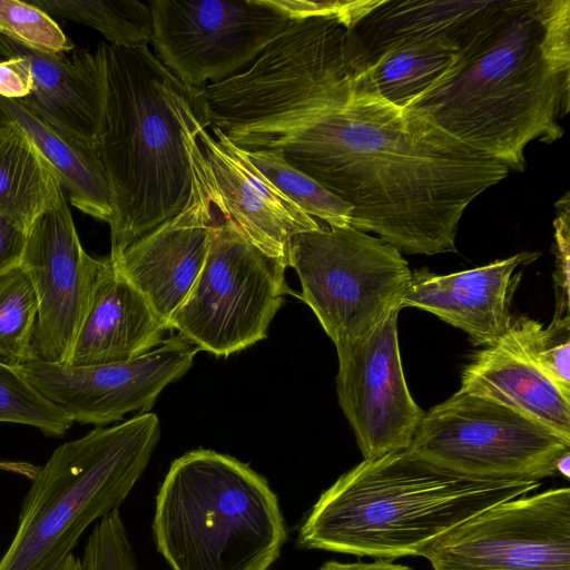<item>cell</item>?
<instances>
[{"mask_svg": "<svg viewBox=\"0 0 570 570\" xmlns=\"http://www.w3.org/2000/svg\"><path fill=\"white\" fill-rule=\"evenodd\" d=\"M252 147L276 151L352 207L350 225L407 254L456 252L460 219L509 167L361 81L286 78L263 97Z\"/></svg>", "mask_w": 570, "mask_h": 570, "instance_id": "1", "label": "cell"}, {"mask_svg": "<svg viewBox=\"0 0 570 570\" xmlns=\"http://www.w3.org/2000/svg\"><path fill=\"white\" fill-rule=\"evenodd\" d=\"M459 49L442 39H402L368 58L363 85L386 101L406 108L454 63Z\"/></svg>", "mask_w": 570, "mask_h": 570, "instance_id": "22", "label": "cell"}, {"mask_svg": "<svg viewBox=\"0 0 570 570\" xmlns=\"http://www.w3.org/2000/svg\"><path fill=\"white\" fill-rule=\"evenodd\" d=\"M393 311L370 335L336 347L338 404L364 460L405 451L422 421L401 361Z\"/></svg>", "mask_w": 570, "mask_h": 570, "instance_id": "13", "label": "cell"}, {"mask_svg": "<svg viewBox=\"0 0 570 570\" xmlns=\"http://www.w3.org/2000/svg\"><path fill=\"white\" fill-rule=\"evenodd\" d=\"M556 470H557V473L559 472L566 479H569V476H570V452L569 451L562 453L558 458V460L556 462Z\"/></svg>", "mask_w": 570, "mask_h": 570, "instance_id": "36", "label": "cell"}, {"mask_svg": "<svg viewBox=\"0 0 570 570\" xmlns=\"http://www.w3.org/2000/svg\"><path fill=\"white\" fill-rule=\"evenodd\" d=\"M167 331L142 295L105 257L67 365L136 358L158 347Z\"/></svg>", "mask_w": 570, "mask_h": 570, "instance_id": "18", "label": "cell"}, {"mask_svg": "<svg viewBox=\"0 0 570 570\" xmlns=\"http://www.w3.org/2000/svg\"><path fill=\"white\" fill-rule=\"evenodd\" d=\"M40 466L26 461L0 460V471L14 473L29 479L37 475Z\"/></svg>", "mask_w": 570, "mask_h": 570, "instance_id": "35", "label": "cell"}, {"mask_svg": "<svg viewBox=\"0 0 570 570\" xmlns=\"http://www.w3.org/2000/svg\"><path fill=\"white\" fill-rule=\"evenodd\" d=\"M499 341L520 353L570 399V316L552 320L547 327L529 316L512 318Z\"/></svg>", "mask_w": 570, "mask_h": 570, "instance_id": "26", "label": "cell"}, {"mask_svg": "<svg viewBox=\"0 0 570 570\" xmlns=\"http://www.w3.org/2000/svg\"><path fill=\"white\" fill-rule=\"evenodd\" d=\"M151 529L171 570H268L287 541L268 481L249 464L207 449L171 462Z\"/></svg>", "mask_w": 570, "mask_h": 570, "instance_id": "5", "label": "cell"}, {"mask_svg": "<svg viewBox=\"0 0 570 570\" xmlns=\"http://www.w3.org/2000/svg\"><path fill=\"white\" fill-rule=\"evenodd\" d=\"M28 228L0 213V275L20 264Z\"/></svg>", "mask_w": 570, "mask_h": 570, "instance_id": "33", "label": "cell"}, {"mask_svg": "<svg viewBox=\"0 0 570 570\" xmlns=\"http://www.w3.org/2000/svg\"><path fill=\"white\" fill-rule=\"evenodd\" d=\"M19 265L38 301L37 360L67 364L104 258L82 248L63 194L28 227Z\"/></svg>", "mask_w": 570, "mask_h": 570, "instance_id": "14", "label": "cell"}, {"mask_svg": "<svg viewBox=\"0 0 570 570\" xmlns=\"http://www.w3.org/2000/svg\"><path fill=\"white\" fill-rule=\"evenodd\" d=\"M58 570H80V559L71 553L65 559Z\"/></svg>", "mask_w": 570, "mask_h": 570, "instance_id": "37", "label": "cell"}, {"mask_svg": "<svg viewBox=\"0 0 570 570\" xmlns=\"http://www.w3.org/2000/svg\"><path fill=\"white\" fill-rule=\"evenodd\" d=\"M266 2L283 12L291 20L318 17L335 18L353 29L361 18L377 4L379 0H266Z\"/></svg>", "mask_w": 570, "mask_h": 570, "instance_id": "31", "label": "cell"}, {"mask_svg": "<svg viewBox=\"0 0 570 570\" xmlns=\"http://www.w3.org/2000/svg\"><path fill=\"white\" fill-rule=\"evenodd\" d=\"M0 422L30 425L49 436H62L73 420L43 396L18 367L0 362Z\"/></svg>", "mask_w": 570, "mask_h": 570, "instance_id": "28", "label": "cell"}, {"mask_svg": "<svg viewBox=\"0 0 570 570\" xmlns=\"http://www.w3.org/2000/svg\"><path fill=\"white\" fill-rule=\"evenodd\" d=\"M288 266L335 347L366 337L401 311L412 275L396 247L351 225L293 236Z\"/></svg>", "mask_w": 570, "mask_h": 570, "instance_id": "7", "label": "cell"}, {"mask_svg": "<svg viewBox=\"0 0 570 570\" xmlns=\"http://www.w3.org/2000/svg\"><path fill=\"white\" fill-rule=\"evenodd\" d=\"M0 32L43 52L67 53L73 49L57 22L29 2L0 0Z\"/></svg>", "mask_w": 570, "mask_h": 570, "instance_id": "29", "label": "cell"}, {"mask_svg": "<svg viewBox=\"0 0 570 570\" xmlns=\"http://www.w3.org/2000/svg\"><path fill=\"white\" fill-rule=\"evenodd\" d=\"M538 253H519L488 265L448 275L412 272L403 307L430 312L464 331L474 345H494L509 328L511 302L522 272Z\"/></svg>", "mask_w": 570, "mask_h": 570, "instance_id": "17", "label": "cell"}, {"mask_svg": "<svg viewBox=\"0 0 570 570\" xmlns=\"http://www.w3.org/2000/svg\"><path fill=\"white\" fill-rule=\"evenodd\" d=\"M286 264L252 244L238 226L215 220L203 268L168 327L216 356L264 340L289 292Z\"/></svg>", "mask_w": 570, "mask_h": 570, "instance_id": "8", "label": "cell"}, {"mask_svg": "<svg viewBox=\"0 0 570 570\" xmlns=\"http://www.w3.org/2000/svg\"><path fill=\"white\" fill-rule=\"evenodd\" d=\"M433 570H570V489L488 508L423 550Z\"/></svg>", "mask_w": 570, "mask_h": 570, "instance_id": "11", "label": "cell"}, {"mask_svg": "<svg viewBox=\"0 0 570 570\" xmlns=\"http://www.w3.org/2000/svg\"><path fill=\"white\" fill-rule=\"evenodd\" d=\"M459 391L510 409L570 445V399L501 341L472 356Z\"/></svg>", "mask_w": 570, "mask_h": 570, "instance_id": "19", "label": "cell"}, {"mask_svg": "<svg viewBox=\"0 0 570 570\" xmlns=\"http://www.w3.org/2000/svg\"><path fill=\"white\" fill-rule=\"evenodd\" d=\"M500 1L379 0L353 28L364 65L384 46L402 39H442L460 51Z\"/></svg>", "mask_w": 570, "mask_h": 570, "instance_id": "20", "label": "cell"}, {"mask_svg": "<svg viewBox=\"0 0 570 570\" xmlns=\"http://www.w3.org/2000/svg\"><path fill=\"white\" fill-rule=\"evenodd\" d=\"M570 100V1L501 0L452 67L405 109L523 170L533 140L553 142Z\"/></svg>", "mask_w": 570, "mask_h": 570, "instance_id": "2", "label": "cell"}, {"mask_svg": "<svg viewBox=\"0 0 570 570\" xmlns=\"http://www.w3.org/2000/svg\"><path fill=\"white\" fill-rule=\"evenodd\" d=\"M202 130L187 142L191 186L183 209L109 257L167 327L203 268L215 223L212 176L198 142Z\"/></svg>", "mask_w": 570, "mask_h": 570, "instance_id": "15", "label": "cell"}, {"mask_svg": "<svg viewBox=\"0 0 570 570\" xmlns=\"http://www.w3.org/2000/svg\"><path fill=\"white\" fill-rule=\"evenodd\" d=\"M569 448L521 414L458 391L425 412L406 451L468 478L540 481L557 474Z\"/></svg>", "mask_w": 570, "mask_h": 570, "instance_id": "9", "label": "cell"}, {"mask_svg": "<svg viewBox=\"0 0 570 570\" xmlns=\"http://www.w3.org/2000/svg\"><path fill=\"white\" fill-rule=\"evenodd\" d=\"M541 481L480 480L406 450L363 460L326 489L302 522L297 546L358 557H421L441 535Z\"/></svg>", "mask_w": 570, "mask_h": 570, "instance_id": "4", "label": "cell"}, {"mask_svg": "<svg viewBox=\"0 0 570 570\" xmlns=\"http://www.w3.org/2000/svg\"><path fill=\"white\" fill-rule=\"evenodd\" d=\"M159 436L147 412L59 445L31 480L0 570H58L83 532L120 508Z\"/></svg>", "mask_w": 570, "mask_h": 570, "instance_id": "6", "label": "cell"}, {"mask_svg": "<svg viewBox=\"0 0 570 570\" xmlns=\"http://www.w3.org/2000/svg\"><path fill=\"white\" fill-rule=\"evenodd\" d=\"M317 570H412L410 567L380 559L373 562H338L331 560Z\"/></svg>", "mask_w": 570, "mask_h": 570, "instance_id": "34", "label": "cell"}, {"mask_svg": "<svg viewBox=\"0 0 570 570\" xmlns=\"http://www.w3.org/2000/svg\"><path fill=\"white\" fill-rule=\"evenodd\" d=\"M198 351L177 335L129 361L76 366L33 360L18 370L73 422L105 425L130 412L147 413L193 366Z\"/></svg>", "mask_w": 570, "mask_h": 570, "instance_id": "12", "label": "cell"}, {"mask_svg": "<svg viewBox=\"0 0 570 570\" xmlns=\"http://www.w3.org/2000/svg\"><path fill=\"white\" fill-rule=\"evenodd\" d=\"M203 129L199 146L213 181V204L247 239L288 267L293 236L316 230L318 222L281 193L248 160L244 151L215 127Z\"/></svg>", "mask_w": 570, "mask_h": 570, "instance_id": "16", "label": "cell"}, {"mask_svg": "<svg viewBox=\"0 0 570 570\" xmlns=\"http://www.w3.org/2000/svg\"><path fill=\"white\" fill-rule=\"evenodd\" d=\"M104 112L94 148L112 206L109 257L177 215L191 186L188 138L209 127L203 89L183 83L147 46L100 42Z\"/></svg>", "mask_w": 570, "mask_h": 570, "instance_id": "3", "label": "cell"}, {"mask_svg": "<svg viewBox=\"0 0 570 570\" xmlns=\"http://www.w3.org/2000/svg\"><path fill=\"white\" fill-rule=\"evenodd\" d=\"M29 3L48 14L96 29L111 46L144 47L153 38L150 8L138 0H31Z\"/></svg>", "mask_w": 570, "mask_h": 570, "instance_id": "24", "label": "cell"}, {"mask_svg": "<svg viewBox=\"0 0 570 570\" xmlns=\"http://www.w3.org/2000/svg\"><path fill=\"white\" fill-rule=\"evenodd\" d=\"M79 559L80 570H140L119 509L95 524Z\"/></svg>", "mask_w": 570, "mask_h": 570, "instance_id": "30", "label": "cell"}, {"mask_svg": "<svg viewBox=\"0 0 570 570\" xmlns=\"http://www.w3.org/2000/svg\"><path fill=\"white\" fill-rule=\"evenodd\" d=\"M38 301L20 265L0 275V362L19 367L37 360Z\"/></svg>", "mask_w": 570, "mask_h": 570, "instance_id": "25", "label": "cell"}, {"mask_svg": "<svg viewBox=\"0 0 570 570\" xmlns=\"http://www.w3.org/2000/svg\"><path fill=\"white\" fill-rule=\"evenodd\" d=\"M559 209L554 219V254L556 265L553 272V286L556 293V309L552 320L564 318L569 315V272H570V227H569V196H563L557 203Z\"/></svg>", "mask_w": 570, "mask_h": 570, "instance_id": "32", "label": "cell"}, {"mask_svg": "<svg viewBox=\"0 0 570 570\" xmlns=\"http://www.w3.org/2000/svg\"><path fill=\"white\" fill-rule=\"evenodd\" d=\"M61 195L52 167L26 132L0 111V213L28 228Z\"/></svg>", "mask_w": 570, "mask_h": 570, "instance_id": "23", "label": "cell"}, {"mask_svg": "<svg viewBox=\"0 0 570 570\" xmlns=\"http://www.w3.org/2000/svg\"><path fill=\"white\" fill-rule=\"evenodd\" d=\"M243 151L259 173L306 214L325 222L327 226L350 225L352 207L309 176L288 165L281 154Z\"/></svg>", "mask_w": 570, "mask_h": 570, "instance_id": "27", "label": "cell"}, {"mask_svg": "<svg viewBox=\"0 0 570 570\" xmlns=\"http://www.w3.org/2000/svg\"><path fill=\"white\" fill-rule=\"evenodd\" d=\"M0 111L13 120L31 139L56 173L71 204L110 223L111 196L105 168L94 146L63 131L20 102L0 97Z\"/></svg>", "mask_w": 570, "mask_h": 570, "instance_id": "21", "label": "cell"}, {"mask_svg": "<svg viewBox=\"0 0 570 570\" xmlns=\"http://www.w3.org/2000/svg\"><path fill=\"white\" fill-rule=\"evenodd\" d=\"M148 6L155 56L195 89L248 68L293 21L266 0H150Z\"/></svg>", "mask_w": 570, "mask_h": 570, "instance_id": "10", "label": "cell"}]
</instances>
